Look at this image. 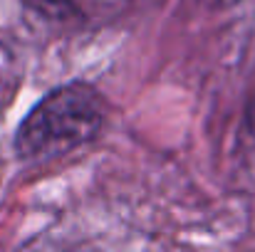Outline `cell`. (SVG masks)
<instances>
[{"label": "cell", "instance_id": "cell-1", "mask_svg": "<svg viewBox=\"0 0 255 252\" xmlns=\"http://www.w3.org/2000/svg\"><path fill=\"white\" fill-rule=\"evenodd\" d=\"M104 121V104L85 82L65 84L47 94L20 124L15 149L22 159L67 154L94 139Z\"/></svg>", "mask_w": 255, "mask_h": 252}, {"label": "cell", "instance_id": "cell-2", "mask_svg": "<svg viewBox=\"0 0 255 252\" xmlns=\"http://www.w3.org/2000/svg\"><path fill=\"white\" fill-rule=\"evenodd\" d=\"M32 7H37L40 12H47L52 17H62V12L70 10V0H27Z\"/></svg>", "mask_w": 255, "mask_h": 252}, {"label": "cell", "instance_id": "cell-3", "mask_svg": "<svg viewBox=\"0 0 255 252\" xmlns=\"http://www.w3.org/2000/svg\"><path fill=\"white\" fill-rule=\"evenodd\" d=\"M201 2L211 10H226V7H233L236 2H241V0H201Z\"/></svg>", "mask_w": 255, "mask_h": 252}, {"label": "cell", "instance_id": "cell-4", "mask_svg": "<svg viewBox=\"0 0 255 252\" xmlns=\"http://www.w3.org/2000/svg\"><path fill=\"white\" fill-rule=\"evenodd\" d=\"M248 126H251V131L255 134V101H253V106H251V114H248Z\"/></svg>", "mask_w": 255, "mask_h": 252}]
</instances>
